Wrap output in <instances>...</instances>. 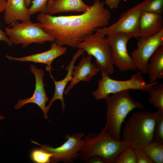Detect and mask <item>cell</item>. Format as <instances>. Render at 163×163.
Masks as SVG:
<instances>
[{"mask_svg": "<svg viewBox=\"0 0 163 163\" xmlns=\"http://www.w3.org/2000/svg\"><path fill=\"white\" fill-rule=\"evenodd\" d=\"M111 17L104 3L95 0L89 9L81 14L53 16L40 13L37 19L58 44L75 48L86 36L108 26Z\"/></svg>", "mask_w": 163, "mask_h": 163, "instance_id": "cell-1", "label": "cell"}, {"mask_svg": "<svg viewBox=\"0 0 163 163\" xmlns=\"http://www.w3.org/2000/svg\"><path fill=\"white\" fill-rule=\"evenodd\" d=\"M126 90L108 95L105 99L107 104L106 122L103 129L116 140L120 141L122 124L128 113L135 109H142L143 105L134 100Z\"/></svg>", "mask_w": 163, "mask_h": 163, "instance_id": "cell-2", "label": "cell"}, {"mask_svg": "<svg viewBox=\"0 0 163 163\" xmlns=\"http://www.w3.org/2000/svg\"><path fill=\"white\" fill-rule=\"evenodd\" d=\"M157 114L148 111L134 113L123 129L122 140L133 149H142L152 142Z\"/></svg>", "mask_w": 163, "mask_h": 163, "instance_id": "cell-3", "label": "cell"}, {"mask_svg": "<svg viewBox=\"0 0 163 163\" xmlns=\"http://www.w3.org/2000/svg\"><path fill=\"white\" fill-rule=\"evenodd\" d=\"M84 140L80 158L82 161H87L98 155L103 158L104 163H114L119 153L128 146L127 142L116 140L103 129L98 133L88 135Z\"/></svg>", "mask_w": 163, "mask_h": 163, "instance_id": "cell-4", "label": "cell"}, {"mask_svg": "<svg viewBox=\"0 0 163 163\" xmlns=\"http://www.w3.org/2000/svg\"><path fill=\"white\" fill-rule=\"evenodd\" d=\"M106 36L95 31L85 37L76 48L94 57L100 71L110 75L113 73L114 67L111 48Z\"/></svg>", "mask_w": 163, "mask_h": 163, "instance_id": "cell-5", "label": "cell"}, {"mask_svg": "<svg viewBox=\"0 0 163 163\" xmlns=\"http://www.w3.org/2000/svg\"><path fill=\"white\" fill-rule=\"evenodd\" d=\"M5 31L13 44H21L23 48L32 43L43 44L46 42H53L54 39L41 28L39 22L30 20L16 21L5 27Z\"/></svg>", "mask_w": 163, "mask_h": 163, "instance_id": "cell-6", "label": "cell"}, {"mask_svg": "<svg viewBox=\"0 0 163 163\" xmlns=\"http://www.w3.org/2000/svg\"><path fill=\"white\" fill-rule=\"evenodd\" d=\"M101 78L98 81V87L92 93L97 100L105 99L109 94L126 90H139L147 92L155 82L147 83L139 70L130 79L123 81L112 79L104 73H101Z\"/></svg>", "mask_w": 163, "mask_h": 163, "instance_id": "cell-7", "label": "cell"}, {"mask_svg": "<svg viewBox=\"0 0 163 163\" xmlns=\"http://www.w3.org/2000/svg\"><path fill=\"white\" fill-rule=\"evenodd\" d=\"M85 136V133L82 132L75 133L72 135L66 134L64 136L66 141L59 146L55 148L49 145H41L32 140L31 142L53 154L51 163H72L80 158L84 143L83 138Z\"/></svg>", "mask_w": 163, "mask_h": 163, "instance_id": "cell-8", "label": "cell"}, {"mask_svg": "<svg viewBox=\"0 0 163 163\" xmlns=\"http://www.w3.org/2000/svg\"><path fill=\"white\" fill-rule=\"evenodd\" d=\"M106 36L111 48L114 66L122 72L136 70L137 69L127 49V43L133 37L132 35L128 33L121 32Z\"/></svg>", "mask_w": 163, "mask_h": 163, "instance_id": "cell-9", "label": "cell"}, {"mask_svg": "<svg viewBox=\"0 0 163 163\" xmlns=\"http://www.w3.org/2000/svg\"><path fill=\"white\" fill-rule=\"evenodd\" d=\"M148 0L130 8L123 13L118 20L111 25L97 29V31L107 35L117 32H126L136 37L139 18Z\"/></svg>", "mask_w": 163, "mask_h": 163, "instance_id": "cell-10", "label": "cell"}, {"mask_svg": "<svg viewBox=\"0 0 163 163\" xmlns=\"http://www.w3.org/2000/svg\"><path fill=\"white\" fill-rule=\"evenodd\" d=\"M162 46L163 30L153 36L140 37L137 42V48L132 51L131 56L137 69L147 74V66L151 57Z\"/></svg>", "mask_w": 163, "mask_h": 163, "instance_id": "cell-11", "label": "cell"}, {"mask_svg": "<svg viewBox=\"0 0 163 163\" xmlns=\"http://www.w3.org/2000/svg\"><path fill=\"white\" fill-rule=\"evenodd\" d=\"M30 69L31 72L34 74L35 78V88L34 93L29 98L19 100L15 105L14 108L16 110H19L27 104L32 103L35 104L43 111L44 118L48 120L46 103L50 99L45 90V85L43 83V78L44 75V71L43 69L37 68L33 64L30 65Z\"/></svg>", "mask_w": 163, "mask_h": 163, "instance_id": "cell-12", "label": "cell"}, {"mask_svg": "<svg viewBox=\"0 0 163 163\" xmlns=\"http://www.w3.org/2000/svg\"><path fill=\"white\" fill-rule=\"evenodd\" d=\"M92 56L89 55L87 56L83 55L78 64L74 66L72 80L65 90V95H68L78 83L81 81L89 82L93 76L100 72L96 64L92 63Z\"/></svg>", "mask_w": 163, "mask_h": 163, "instance_id": "cell-13", "label": "cell"}, {"mask_svg": "<svg viewBox=\"0 0 163 163\" xmlns=\"http://www.w3.org/2000/svg\"><path fill=\"white\" fill-rule=\"evenodd\" d=\"M85 51L82 49H79L77 51L70 61L69 65L66 67L67 73L65 77L60 81H56L53 78L50 69L46 66V69L49 72L51 78L53 80L55 85V90L53 97L50 100L48 105L46 106V110L49 111L53 103L57 100H59L61 102L62 110L63 113L65 109V103L64 100L63 94L66 88L68 83L71 81L72 74L74 64L77 59L81 56L83 55Z\"/></svg>", "mask_w": 163, "mask_h": 163, "instance_id": "cell-14", "label": "cell"}, {"mask_svg": "<svg viewBox=\"0 0 163 163\" xmlns=\"http://www.w3.org/2000/svg\"><path fill=\"white\" fill-rule=\"evenodd\" d=\"M67 51L66 47L60 46L53 42L51 45L50 49L44 52L19 57H12L8 55H6L5 56L6 58L11 60L21 62H30L46 64L47 66L52 69L51 64L53 61L64 54Z\"/></svg>", "mask_w": 163, "mask_h": 163, "instance_id": "cell-15", "label": "cell"}, {"mask_svg": "<svg viewBox=\"0 0 163 163\" xmlns=\"http://www.w3.org/2000/svg\"><path fill=\"white\" fill-rule=\"evenodd\" d=\"M163 30L162 15L143 10L140 15L136 37L155 35Z\"/></svg>", "mask_w": 163, "mask_h": 163, "instance_id": "cell-16", "label": "cell"}, {"mask_svg": "<svg viewBox=\"0 0 163 163\" xmlns=\"http://www.w3.org/2000/svg\"><path fill=\"white\" fill-rule=\"evenodd\" d=\"M28 8L25 6L24 0H7L4 11V20L10 25L16 21L30 20Z\"/></svg>", "mask_w": 163, "mask_h": 163, "instance_id": "cell-17", "label": "cell"}, {"mask_svg": "<svg viewBox=\"0 0 163 163\" xmlns=\"http://www.w3.org/2000/svg\"><path fill=\"white\" fill-rule=\"evenodd\" d=\"M90 7L82 0H54L47 14L53 15L56 13L70 11L83 13Z\"/></svg>", "mask_w": 163, "mask_h": 163, "instance_id": "cell-18", "label": "cell"}, {"mask_svg": "<svg viewBox=\"0 0 163 163\" xmlns=\"http://www.w3.org/2000/svg\"><path fill=\"white\" fill-rule=\"evenodd\" d=\"M147 70L150 83L163 78V46L158 48L151 57Z\"/></svg>", "mask_w": 163, "mask_h": 163, "instance_id": "cell-19", "label": "cell"}, {"mask_svg": "<svg viewBox=\"0 0 163 163\" xmlns=\"http://www.w3.org/2000/svg\"><path fill=\"white\" fill-rule=\"evenodd\" d=\"M147 92L149 95V103L157 110L163 111V84L156 81Z\"/></svg>", "mask_w": 163, "mask_h": 163, "instance_id": "cell-20", "label": "cell"}, {"mask_svg": "<svg viewBox=\"0 0 163 163\" xmlns=\"http://www.w3.org/2000/svg\"><path fill=\"white\" fill-rule=\"evenodd\" d=\"M142 149L153 163H163V143L154 141Z\"/></svg>", "mask_w": 163, "mask_h": 163, "instance_id": "cell-21", "label": "cell"}, {"mask_svg": "<svg viewBox=\"0 0 163 163\" xmlns=\"http://www.w3.org/2000/svg\"><path fill=\"white\" fill-rule=\"evenodd\" d=\"M53 154L41 148L35 149L31 152L30 157L31 160L37 163H49Z\"/></svg>", "mask_w": 163, "mask_h": 163, "instance_id": "cell-22", "label": "cell"}, {"mask_svg": "<svg viewBox=\"0 0 163 163\" xmlns=\"http://www.w3.org/2000/svg\"><path fill=\"white\" fill-rule=\"evenodd\" d=\"M115 163H136L134 150L128 146L118 155Z\"/></svg>", "mask_w": 163, "mask_h": 163, "instance_id": "cell-23", "label": "cell"}, {"mask_svg": "<svg viewBox=\"0 0 163 163\" xmlns=\"http://www.w3.org/2000/svg\"><path fill=\"white\" fill-rule=\"evenodd\" d=\"M154 139L163 143V111L157 110Z\"/></svg>", "mask_w": 163, "mask_h": 163, "instance_id": "cell-24", "label": "cell"}, {"mask_svg": "<svg viewBox=\"0 0 163 163\" xmlns=\"http://www.w3.org/2000/svg\"><path fill=\"white\" fill-rule=\"evenodd\" d=\"M49 0H33L31 1L32 5L28 8L30 16L40 12L42 14H47V4Z\"/></svg>", "mask_w": 163, "mask_h": 163, "instance_id": "cell-25", "label": "cell"}, {"mask_svg": "<svg viewBox=\"0 0 163 163\" xmlns=\"http://www.w3.org/2000/svg\"><path fill=\"white\" fill-rule=\"evenodd\" d=\"M143 10L160 15L163 13V0H148Z\"/></svg>", "mask_w": 163, "mask_h": 163, "instance_id": "cell-26", "label": "cell"}, {"mask_svg": "<svg viewBox=\"0 0 163 163\" xmlns=\"http://www.w3.org/2000/svg\"><path fill=\"white\" fill-rule=\"evenodd\" d=\"M136 163H153L142 149H134Z\"/></svg>", "mask_w": 163, "mask_h": 163, "instance_id": "cell-27", "label": "cell"}, {"mask_svg": "<svg viewBox=\"0 0 163 163\" xmlns=\"http://www.w3.org/2000/svg\"><path fill=\"white\" fill-rule=\"evenodd\" d=\"M105 4L110 9L117 8L119 6L120 0H104Z\"/></svg>", "mask_w": 163, "mask_h": 163, "instance_id": "cell-28", "label": "cell"}, {"mask_svg": "<svg viewBox=\"0 0 163 163\" xmlns=\"http://www.w3.org/2000/svg\"><path fill=\"white\" fill-rule=\"evenodd\" d=\"M0 41L5 42L9 46L13 45V44L8 37L5 31H4L0 28Z\"/></svg>", "mask_w": 163, "mask_h": 163, "instance_id": "cell-29", "label": "cell"}, {"mask_svg": "<svg viewBox=\"0 0 163 163\" xmlns=\"http://www.w3.org/2000/svg\"><path fill=\"white\" fill-rule=\"evenodd\" d=\"M88 163H104L103 158L98 155H94L90 158L87 161Z\"/></svg>", "mask_w": 163, "mask_h": 163, "instance_id": "cell-30", "label": "cell"}, {"mask_svg": "<svg viewBox=\"0 0 163 163\" xmlns=\"http://www.w3.org/2000/svg\"><path fill=\"white\" fill-rule=\"evenodd\" d=\"M7 0H0V13L4 11Z\"/></svg>", "mask_w": 163, "mask_h": 163, "instance_id": "cell-31", "label": "cell"}, {"mask_svg": "<svg viewBox=\"0 0 163 163\" xmlns=\"http://www.w3.org/2000/svg\"><path fill=\"white\" fill-rule=\"evenodd\" d=\"M24 2L25 6L28 8L31 4V0H24Z\"/></svg>", "mask_w": 163, "mask_h": 163, "instance_id": "cell-32", "label": "cell"}, {"mask_svg": "<svg viewBox=\"0 0 163 163\" xmlns=\"http://www.w3.org/2000/svg\"><path fill=\"white\" fill-rule=\"evenodd\" d=\"M54 0H49L47 4V12L52 4Z\"/></svg>", "mask_w": 163, "mask_h": 163, "instance_id": "cell-33", "label": "cell"}, {"mask_svg": "<svg viewBox=\"0 0 163 163\" xmlns=\"http://www.w3.org/2000/svg\"><path fill=\"white\" fill-rule=\"evenodd\" d=\"M5 117L4 116L0 115V121L5 119Z\"/></svg>", "mask_w": 163, "mask_h": 163, "instance_id": "cell-34", "label": "cell"}]
</instances>
